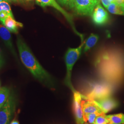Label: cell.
Returning a JSON list of instances; mask_svg holds the SVG:
<instances>
[{
	"instance_id": "52a82bcc",
	"label": "cell",
	"mask_w": 124,
	"mask_h": 124,
	"mask_svg": "<svg viewBox=\"0 0 124 124\" xmlns=\"http://www.w3.org/2000/svg\"><path fill=\"white\" fill-rule=\"evenodd\" d=\"M73 109L76 123L77 124H84L81 102L82 99H87V98L85 96L77 91L73 93Z\"/></svg>"
},
{
	"instance_id": "3957f363",
	"label": "cell",
	"mask_w": 124,
	"mask_h": 124,
	"mask_svg": "<svg viewBox=\"0 0 124 124\" xmlns=\"http://www.w3.org/2000/svg\"><path fill=\"white\" fill-rule=\"evenodd\" d=\"M113 86L102 80L87 82L85 89L87 99L94 100L111 96Z\"/></svg>"
},
{
	"instance_id": "2e32d148",
	"label": "cell",
	"mask_w": 124,
	"mask_h": 124,
	"mask_svg": "<svg viewBox=\"0 0 124 124\" xmlns=\"http://www.w3.org/2000/svg\"><path fill=\"white\" fill-rule=\"evenodd\" d=\"M106 115L109 124H124V114L122 113Z\"/></svg>"
},
{
	"instance_id": "277c9868",
	"label": "cell",
	"mask_w": 124,
	"mask_h": 124,
	"mask_svg": "<svg viewBox=\"0 0 124 124\" xmlns=\"http://www.w3.org/2000/svg\"><path fill=\"white\" fill-rule=\"evenodd\" d=\"M85 43V41L77 48H69L65 54L64 59L66 66V75L64 83L73 93L76 90L73 87L71 82L72 71L76 62L80 56Z\"/></svg>"
},
{
	"instance_id": "4316f807",
	"label": "cell",
	"mask_w": 124,
	"mask_h": 124,
	"mask_svg": "<svg viewBox=\"0 0 124 124\" xmlns=\"http://www.w3.org/2000/svg\"><path fill=\"white\" fill-rule=\"evenodd\" d=\"M2 1H6L8 2H9V1L8 0H0V2H2Z\"/></svg>"
},
{
	"instance_id": "7c38bea8",
	"label": "cell",
	"mask_w": 124,
	"mask_h": 124,
	"mask_svg": "<svg viewBox=\"0 0 124 124\" xmlns=\"http://www.w3.org/2000/svg\"><path fill=\"white\" fill-rule=\"evenodd\" d=\"M0 37L4 41L5 44L6 46L9 48L12 52L13 55L16 56V52L13 48L11 35L10 32L2 25L0 24Z\"/></svg>"
},
{
	"instance_id": "f546056e",
	"label": "cell",
	"mask_w": 124,
	"mask_h": 124,
	"mask_svg": "<svg viewBox=\"0 0 124 124\" xmlns=\"http://www.w3.org/2000/svg\"></svg>"
},
{
	"instance_id": "8fae6325",
	"label": "cell",
	"mask_w": 124,
	"mask_h": 124,
	"mask_svg": "<svg viewBox=\"0 0 124 124\" xmlns=\"http://www.w3.org/2000/svg\"><path fill=\"white\" fill-rule=\"evenodd\" d=\"M81 104L83 116L88 114L94 113H98L100 114H104L101 108L92 100L82 99Z\"/></svg>"
},
{
	"instance_id": "f1b7e54d",
	"label": "cell",
	"mask_w": 124,
	"mask_h": 124,
	"mask_svg": "<svg viewBox=\"0 0 124 124\" xmlns=\"http://www.w3.org/2000/svg\"></svg>"
},
{
	"instance_id": "30bf717a",
	"label": "cell",
	"mask_w": 124,
	"mask_h": 124,
	"mask_svg": "<svg viewBox=\"0 0 124 124\" xmlns=\"http://www.w3.org/2000/svg\"><path fill=\"white\" fill-rule=\"evenodd\" d=\"M92 100L98 105L104 114L114 109L118 105V102L111 96Z\"/></svg>"
},
{
	"instance_id": "d6986e66",
	"label": "cell",
	"mask_w": 124,
	"mask_h": 124,
	"mask_svg": "<svg viewBox=\"0 0 124 124\" xmlns=\"http://www.w3.org/2000/svg\"><path fill=\"white\" fill-rule=\"evenodd\" d=\"M109 121L107 118L105 114L98 115L95 119L94 124H108Z\"/></svg>"
},
{
	"instance_id": "ffe728a7",
	"label": "cell",
	"mask_w": 124,
	"mask_h": 124,
	"mask_svg": "<svg viewBox=\"0 0 124 124\" xmlns=\"http://www.w3.org/2000/svg\"><path fill=\"white\" fill-rule=\"evenodd\" d=\"M4 11L12 13L8 2L6 1H2L0 2V13Z\"/></svg>"
},
{
	"instance_id": "7a4b0ae2",
	"label": "cell",
	"mask_w": 124,
	"mask_h": 124,
	"mask_svg": "<svg viewBox=\"0 0 124 124\" xmlns=\"http://www.w3.org/2000/svg\"><path fill=\"white\" fill-rule=\"evenodd\" d=\"M17 44L20 57L24 65L36 79L48 87L53 88L54 83L51 76L40 64L24 41L18 37Z\"/></svg>"
},
{
	"instance_id": "d4e9b609",
	"label": "cell",
	"mask_w": 124,
	"mask_h": 124,
	"mask_svg": "<svg viewBox=\"0 0 124 124\" xmlns=\"http://www.w3.org/2000/svg\"><path fill=\"white\" fill-rule=\"evenodd\" d=\"M31 0H23V1H31ZM36 3H38V2H39V0H36Z\"/></svg>"
},
{
	"instance_id": "9c48e42d",
	"label": "cell",
	"mask_w": 124,
	"mask_h": 124,
	"mask_svg": "<svg viewBox=\"0 0 124 124\" xmlns=\"http://www.w3.org/2000/svg\"><path fill=\"white\" fill-rule=\"evenodd\" d=\"M93 23L98 26L106 24L109 20V15L106 10L100 4L96 6L92 15Z\"/></svg>"
},
{
	"instance_id": "e0dca14e",
	"label": "cell",
	"mask_w": 124,
	"mask_h": 124,
	"mask_svg": "<svg viewBox=\"0 0 124 124\" xmlns=\"http://www.w3.org/2000/svg\"><path fill=\"white\" fill-rule=\"evenodd\" d=\"M9 88L7 87L0 88V109L4 105L10 95Z\"/></svg>"
},
{
	"instance_id": "44dd1931",
	"label": "cell",
	"mask_w": 124,
	"mask_h": 124,
	"mask_svg": "<svg viewBox=\"0 0 124 124\" xmlns=\"http://www.w3.org/2000/svg\"><path fill=\"white\" fill-rule=\"evenodd\" d=\"M62 5L70 9H73V0H62Z\"/></svg>"
},
{
	"instance_id": "8992f818",
	"label": "cell",
	"mask_w": 124,
	"mask_h": 124,
	"mask_svg": "<svg viewBox=\"0 0 124 124\" xmlns=\"http://www.w3.org/2000/svg\"><path fill=\"white\" fill-rule=\"evenodd\" d=\"M16 102L13 95H10L7 102L0 109V124H9L15 112Z\"/></svg>"
},
{
	"instance_id": "5bb4252c",
	"label": "cell",
	"mask_w": 124,
	"mask_h": 124,
	"mask_svg": "<svg viewBox=\"0 0 124 124\" xmlns=\"http://www.w3.org/2000/svg\"><path fill=\"white\" fill-rule=\"evenodd\" d=\"M98 39L99 36L98 35L93 33L91 34L87 39L85 41V43L83 49V53H85L87 52L89 50L97 44Z\"/></svg>"
},
{
	"instance_id": "ba28073f",
	"label": "cell",
	"mask_w": 124,
	"mask_h": 124,
	"mask_svg": "<svg viewBox=\"0 0 124 124\" xmlns=\"http://www.w3.org/2000/svg\"><path fill=\"white\" fill-rule=\"evenodd\" d=\"M37 4L43 8H45L47 6L52 7L54 8L57 9L58 11H59L62 15H64V16L67 19L68 21L70 23L72 28L73 29L74 31L77 34V35L80 36V37L81 38L82 40H83V38L82 35L80 34V33H79L75 30V28L74 25V24L73 22L72 16L61 8V7L58 4L56 0H39V1Z\"/></svg>"
},
{
	"instance_id": "7402d4cb",
	"label": "cell",
	"mask_w": 124,
	"mask_h": 124,
	"mask_svg": "<svg viewBox=\"0 0 124 124\" xmlns=\"http://www.w3.org/2000/svg\"><path fill=\"white\" fill-rule=\"evenodd\" d=\"M101 2L102 3V5H103V6L106 8L108 7V6H109V5L111 3L110 0H100Z\"/></svg>"
},
{
	"instance_id": "484cf974",
	"label": "cell",
	"mask_w": 124,
	"mask_h": 124,
	"mask_svg": "<svg viewBox=\"0 0 124 124\" xmlns=\"http://www.w3.org/2000/svg\"><path fill=\"white\" fill-rule=\"evenodd\" d=\"M56 0L58 2H59L62 5V0Z\"/></svg>"
},
{
	"instance_id": "4fadbf2b",
	"label": "cell",
	"mask_w": 124,
	"mask_h": 124,
	"mask_svg": "<svg viewBox=\"0 0 124 124\" xmlns=\"http://www.w3.org/2000/svg\"><path fill=\"white\" fill-rule=\"evenodd\" d=\"M2 23L10 32L15 34L18 33L19 28L23 27L22 23L16 21L11 15L6 18Z\"/></svg>"
},
{
	"instance_id": "ac0fdd59",
	"label": "cell",
	"mask_w": 124,
	"mask_h": 124,
	"mask_svg": "<svg viewBox=\"0 0 124 124\" xmlns=\"http://www.w3.org/2000/svg\"><path fill=\"white\" fill-rule=\"evenodd\" d=\"M102 115L98 113H90L83 116V118L84 120L85 123H87L88 124H94V122L97 117L98 115Z\"/></svg>"
},
{
	"instance_id": "5b68a950",
	"label": "cell",
	"mask_w": 124,
	"mask_h": 124,
	"mask_svg": "<svg viewBox=\"0 0 124 124\" xmlns=\"http://www.w3.org/2000/svg\"><path fill=\"white\" fill-rule=\"evenodd\" d=\"M100 0H73V9L75 13L81 16H92Z\"/></svg>"
},
{
	"instance_id": "603a6c76",
	"label": "cell",
	"mask_w": 124,
	"mask_h": 124,
	"mask_svg": "<svg viewBox=\"0 0 124 124\" xmlns=\"http://www.w3.org/2000/svg\"><path fill=\"white\" fill-rule=\"evenodd\" d=\"M10 124H19V123L17 120H13Z\"/></svg>"
},
{
	"instance_id": "6da1fadb",
	"label": "cell",
	"mask_w": 124,
	"mask_h": 124,
	"mask_svg": "<svg viewBox=\"0 0 124 124\" xmlns=\"http://www.w3.org/2000/svg\"><path fill=\"white\" fill-rule=\"evenodd\" d=\"M94 66L102 80L114 87L124 79V51L116 47L101 49L96 56Z\"/></svg>"
},
{
	"instance_id": "9a60e30c",
	"label": "cell",
	"mask_w": 124,
	"mask_h": 124,
	"mask_svg": "<svg viewBox=\"0 0 124 124\" xmlns=\"http://www.w3.org/2000/svg\"><path fill=\"white\" fill-rule=\"evenodd\" d=\"M107 9L109 12L112 14L124 16V7L115 2L110 3Z\"/></svg>"
},
{
	"instance_id": "cb8c5ba5",
	"label": "cell",
	"mask_w": 124,
	"mask_h": 124,
	"mask_svg": "<svg viewBox=\"0 0 124 124\" xmlns=\"http://www.w3.org/2000/svg\"><path fill=\"white\" fill-rule=\"evenodd\" d=\"M9 1H13V2H23V0H8Z\"/></svg>"
},
{
	"instance_id": "83f0119b",
	"label": "cell",
	"mask_w": 124,
	"mask_h": 124,
	"mask_svg": "<svg viewBox=\"0 0 124 124\" xmlns=\"http://www.w3.org/2000/svg\"><path fill=\"white\" fill-rule=\"evenodd\" d=\"M84 124H88V123H85Z\"/></svg>"
}]
</instances>
